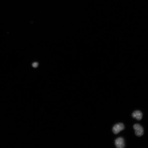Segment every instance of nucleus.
Masks as SVG:
<instances>
[{
    "label": "nucleus",
    "instance_id": "nucleus-1",
    "mask_svg": "<svg viewBox=\"0 0 148 148\" xmlns=\"http://www.w3.org/2000/svg\"><path fill=\"white\" fill-rule=\"evenodd\" d=\"M135 131V134L138 137H141L144 134V130L143 127L139 124H136L133 126Z\"/></svg>",
    "mask_w": 148,
    "mask_h": 148
},
{
    "label": "nucleus",
    "instance_id": "nucleus-2",
    "mask_svg": "<svg viewBox=\"0 0 148 148\" xmlns=\"http://www.w3.org/2000/svg\"><path fill=\"white\" fill-rule=\"evenodd\" d=\"M125 129V126L123 124L120 123L116 124L113 127V131L115 134H117L121 131Z\"/></svg>",
    "mask_w": 148,
    "mask_h": 148
},
{
    "label": "nucleus",
    "instance_id": "nucleus-5",
    "mask_svg": "<svg viewBox=\"0 0 148 148\" xmlns=\"http://www.w3.org/2000/svg\"><path fill=\"white\" fill-rule=\"evenodd\" d=\"M33 66L34 67H37L38 65V64L37 63H34L33 64Z\"/></svg>",
    "mask_w": 148,
    "mask_h": 148
},
{
    "label": "nucleus",
    "instance_id": "nucleus-4",
    "mask_svg": "<svg viewBox=\"0 0 148 148\" xmlns=\"http://www.w3.org/2000/svg\"><path fill=\"white\" fill-rule=\"evenodd\" d=\"M143 114L141 111H136L132 114V116L138 121H140L142 118Z\"/></svg>",
    "mask_w": 148,
    "mask_h": 148
},
{
    "label": "nucleus",
    "instance_id": "nucleus-3",
    "mask_svg": "<svg viewBox=\"0 0 148 148\" xmlns=\"http://www.w3.org/2000/svg\"><path fill=\"white\" fill-rule=\"evenodd\" d=\"M115 144L118 148H123L125 146L124 140L122 137H119L115 140Z\"/></svg>",
    "mask_w": 148,
    "mask_h": 148
}]
</instances>
